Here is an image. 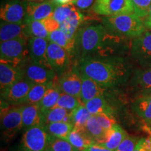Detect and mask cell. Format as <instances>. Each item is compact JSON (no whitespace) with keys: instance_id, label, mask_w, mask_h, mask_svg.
Returning a JSON list of instances; mask_svg holds the SVG:
<instances>
[{"instance_id":"12","label":"cell","mask_w":151,"mask_h":151,"mask_svg":"<svg viewBox=\"0 0 151 151\" xmlns=\"http://www.w3.org/2000/svg\"><path fill=\"white\" fill-rule=\"evenodd\" d=\"M35 84L24 77L14 84L1 90V99L12 106L21 105Z\"/></svg>"},{"instance_id":"33","label":"cell","mask_w":151,"mask_h":151,"mask_svg":"<svg viewBox=\"0 0 151 151\" xmlns=\"http://www.w3.org/2000/svg\"><path fill=\"white\" fill-rule=\"evenodd\" d=\"M77 11L78 9L73 3L58 5L51 17L61 24L70 19Z\"/></svg>"},{"instance_id":"1","label":"cell","mask_w":151,"mask_h":151,"mask_svg":"<svg viewBox=\"0 0 151 151\" xmlns=\"http://www.w3.org/2000/svg\"><path fill=\"white\" fill-rule=\"evenodd\" d=\"M76 65L81 73L106 89L124 83L130 75L129 65L121 57H84Z\"/></svg>"},{"instance_id":"46","label":"cell","mask_w":151,"mask_h":151,"mask_svg":"<svg viewBox=\"0 0 151 151\" xmlns=\"http://www.w3.org/2000/svg\"><path fill=\"white\" fill-rule=\"evenodd\" d=\"M58 5H62V4H66L69 3H72L73 1H74L75 0H53Z\"/></svg>"},{"instance_id":"48","label":"cell","mask_w":151,"mask_h":151,"mask_svg":"<svg viewBox=\"0 0 151 151\" xmlns=\"http://www.w3.org/2000/svg\"><path fill=\"white\" fill-rule=\"evenodd\" d=\"M149 127H150V129L151 130V124H150V125H149Z\"/></svg>"},{"instance_id":"41","label":"cell","mask_w":151,"mask_h":151,"mask_svg":"<svg viewBox=\"0 0 151 151\" xmlns=\"http://www.w3.org/2000/svg\"><path fill=\"white\" fill-rule=\"evenodd\" d=\"M94 0H75L73 4L77 8L81 9H86L91 6Z\"/></svg>"},{"instance_id":"44","label":"cell","mask_w":151,"mask_h":151,"mask_svg":"<svg viewBox=\"0 0 151 151\" xmlns=\"http://www.w3.org/2000/svg\"><path fill=\"white\" fill-rule=\"evenodd\" d=\"M143 24L145 27L151 30V15H148L146 18H143Z\"/></svg>"},{"instance_id":"36","label":"cell","mask_w":151,"mask_h":151,"mask_svg":"<svg viewBox=\"0 0 151 151\" xmlns=\"http://www.w3.org/2000/svg\"><path fill=\"white\" fill-rule=\"evenodd\" d=\"M46 151H77L73 146L65 139L51 136Z\"/></svg>"},{"instance_id":"3","label":"cell","mask_w":151,"mask_h":151,"mask_svg":"<svg viewBox=\"0 0 151 151\" xmlns=\"http://www.w3.org/2000/svg\"><path fill=\"white\" fill-rule=\"evenodd\" d=\"M104 22L111 32L127 37H139L146 32L143 20L135 14L106 17Z\"/></svg>"},{"instance_id":"14","label":"cell","mask_w":151,"mask_h":151,"mask_svg":"<svg viewBox=\"0 0 151 151\" xmlns=\"http://www.w3.org/2000/svg\"><path fill=\"white\" fill-rule=\"evenodd\" d=\"M58 4L53 0L27 3L26 22L43 20L51 17Z\"/></svg>"},{"instance_id":"18","label":"cell","mask_w":151,"mask_h":151,"mask_svg":"<svg viewBox=\"0 0 151 151\" xmlns=\"http://www.w3.org/2000/svg\"><path fill=\"white\" fill-rule=\"evenodd\" d=\"M22 132H24L35 126L43 125V114L39 103L23 105L22 112Z\"/></svg>"},{"instance_id":"32","label":"cell","mask_w":151,"mask_h":151,"mask_svg":"<svg viewBox=\"0 0 151 151\" xmlns=\"http://www.w3.org/2000/svg\"><path fill=\"white\" fill-rule=\"evenodd\" d=\"M83 16L78 10L70 19L60 24V29L69 37L75 38L76 31L83 21Z\"/></svg>"},{"instance_id":"27","label":"cell","mask_w":151,"mask_h":151,"mask_svg":"<svg viewBox=\"0 0 151 151\" xmlns=\"http://www.w3.org/2000/svg\"><path fill=\"white\" fill-rule=\"evenodd\" d=\"M92 115L86 108L85 104H81L71 113V122L73 125V129L78 131H85V128Z\"/></svg>"},{"instance_id":"21","label":"cell","mask_w":151,"mask_h":151,"mask_svg":"<svg viewBox=\"0 0 151 151\" xmlns=\"http://www.w3.org/2000/svg\"><path fill=\"white\" fill-rule=\"evenodd\" d=\"M127 137L128 135L125 130L122 129L119 124H116L111 129L107 131L106 139L104 142L99 144L114 151Z\"/></svg>"},{"instance_id":"23","label":"cell","mask_w":151,"mask_h":151,"mask_svg":"<svg viewBox=\"0 0 151 151\" xmlns=\"http://www.w3.org/2000/svg\"><path fill=\"white\" fill-rule=\"evenodd\" d=\"M57 79L58 78L52 82L50 88L47 90L44 97L39 103L42 113L55 107L58 100L60 99L62 92L57 84Z\"/></svg>"},{"instance_id":"24","label":"cell","mask_w":151,"mask_h":151,"mask_svg":"<svg viewBox=\"0 0 151 151\" xmlns=\"http://www.w3.org/2000/svg\"><path fill=\"white\" fill-rule=\"evenodd\" d=\"M132 86L137 90H141L151 88V66L141 67L135 71L131 80Z\"/></svg>"},{"instance_id":"8","label":"cell","mask_w":151,"mask_h":151,"mask_svg":"<svg viewBox=\"0 0 151 151\" xmlns=\"http://www.w3.org/2000/svg\"><path fill=\"white\" fill-rule=\"evenodd\" d=\"M47 58L50 67L58 76H61L72 67V58L69 52L57 43L49 41L47 48Z\"/></svg>"},{"instance_id":"2","label":"cell","mask_w":151,"mask_h":151,"mask_svg":"<svg viewBox=\"0 0 151 151\" xmlns=\"http://www.w3.org/2000/svg\"><path fill=\"white\" fill-rule=\"evenodd\" d=\"M106 30L101 24L90 25L80 29L76 34V51L78 60L94 56L103 42Z\"/></svg>"},{"instance_id":"25","label":"cell","mask_w":151,"mask_h":151,"mask_svg":"<svg viewBox=\"0 0 151 151\" xmlns=\"http://www.w3.org/2000/svg\"><path fill=\"white\" fill-rule=\"evenodd\" d=\"M85 133L96 143H102L106 139L107 131L101 127L95 116H92L87 122Z\"/></svg>"},{"instance_id":"29","label":"cell","mask_w":151,"mask_h":151,"mask_svg":"<svg viewBox=\"0 0 151 151\" xmlns=\"http://www.w3.org/2000/svg\"><path fill=\"white\" fill-rule=\"evenodd\" d=\"M67 140L77 151H83L92 143H94L85 132L78 131L74 129H73L68 136Z\"/></svg>"},{"instance_id":"19","label":"cell","mask_w":151,"mask_h":151,"mask_svg":"<svg viewBox=\"0 0 151 151\" xmlns=\"http://www.w3.org/2000/svg\"><path fill=\"white\" fill-rule=\"evenodd\" d=\"M81 75L82 78V86L80 98L83 104L93 98L104 96L106 88H104L95 81L92 80L83 73H81Z\"/></svg>"},{"instance_id":"30","label":"cell","mask_w":151,"mask_h":151,"mask_svg":"<svg viewBox=\"0 0 151 151\" xmlns=\"http://www.w3.org/2000/svg\"><path fill=\"white\" fill-rule=\"evenodd\" d=\"M44 127L50 135L65 140L73 129V124L67 122H51L44 125Z\"/></svg>"},{"instance_id":"9","label":"cell","mask_w":151,"mask_h":151,"mask_svg":"<svg viewBox=\"0 0 151 151\" xmlns=\"http://www.w3.org/2000/svg\"><path fill=\"white\" fill-rule=\"evenodd\" d=\"M130 52L141 67L151 66V32L146 31L140 37L134 38L130 46Z\"/></svg>"},{"instance_id":"38","label":"cell","mask_w":151,"mask_h":151,"mask_svg":"<svg viewBox=\"0 0 151 151\" xmlns=\"http://www.w3.org/2000/svg\"><path fill=\"white\" fill-rule=\"evenodd\" d=\"M97 122L101 125V127L106 131L111 129L115 124H116V122L113 116H109L106 113H101L96 115Z\"/></svg>"},{"instance_id":"49","label":"cell","mask_w":151,"mask_h":151,"mask_svg":"<svg viewBox=\"0 0 151 151\" xmlns=\"http://www.w3.org/2000/svg\"><path fill=\"white\" fill-rule=\"evenodd\" d=\"M29 1H35V0H29Z\"/></svg>"},{"instance_id":"13","label":"cell","mask_w":151,"mask_h":151,"mask_svg":"<svg viewBox=\"0 0 151 151\" xmlns=\"http://www.w3.org/2000/svg\"><path fill=\"white\" fill-rule=\"evenodd\" d=\"M27 3L21 0H8L1 6V20L13 23H22L26 20Z\"/></svg>"},{"instance_id":"51","label":"cell","mask_w":151,"mask_h":151,"mask_svg":"<svg viewBox=\"0 0 151 151\" xmlns=\"http://www.w3.org/2000/svg\"></svg>"},{"instance_id":"4","label":"cell","mask_w":151,"mask_h":151,"mask_svg":"<svg viewBox=\"0 0 151 151\" xmlns=\"http://www.w3.org/2000/svg\"><path fill=\"white\" fill-rule=\"evenodd\" d=\"M28 39L18 38L1 42V62L9 64L14 67H23L30 58L28 50Z\"/></svg>"},{"instance_id":"45","label":"cell","mask_w":151,"mask_h":151,"mask_svg":"<svg viewBox=\"0 0 151 151\" xmlns=\"http://www.w3.org/2000/svg\"><path fill=\"white\" fill-rule=\"evenodd\" d=\"M139 96H148V97H151V88L146 90H141V91L138 92L137 97H139Z\"/></svg>"},{"instance_id":"20","label":"cell","mask_w":151,"mask_h":151,"mask_svg":"<svg viewBox=\"0 0 151 151\" xmlns=\"http://www.w3.org/2000/svg\"><path fill=\"white\" fill-rule=\"evenodd\" d=\"M48 41L57 43L69 52L71 58L76 57V38H70L61 29L52 32L49 35Z\"/></svg>"},{"instance_id":"22","label":"cell","mask_w":151,"mask_h":151,"mask_svg":"<svg viewBox=\"0 0 151 151\" xmlns=\"http://www.w3.org/2000/svg\"><path fill=\"white\" fill-rule=\"evenodd\" d=\"M132 109L139 118L143 119L148 125L151 124V97H137L132 104Z\"/></svg>"},{"instance_id":"17","label":"cell","mask_w":151,"mask_h":151,"mask_svg":"<svg viewBox=\"0 0 151 151\" xmlns=\"http://www.w3.org/2000/svg\"><path fill=\"white\" fill-rule=\"evenodd\" d=\"M24 77L23 67L0 62V87L3 90Z\"/></svg>"},{"instance_id":"6","label":"cell","mask_w":151,"mask_h":151,"mask_svg":"<svg viewBox=\"0 0 151 151\" xmlns=\"http://www.w3.org/2000/svg\"><path fill=\"white\" fill-rule=\"evenodd\" d=\"M51 135L43 125L35 126L23 132L20 151H46Z\"/></svg>"},{"instance_id":"43","label":"cell","mask_w":151,"mask_h":151,"mask_svg":"<svg viewBox=\"0 0 151 151\" xmlns=\"http://www.w3.org/2000/svg\"><path fill=\"white\" fill-rule=\"evenodd\" d=\"M134 151H148V150L146 148V147H145L144 144H143L142 138L137 141Z\"/></svg>"},{"instance_id":"34","label":"cell","mask_w":151,"mask_h":151,"mask_svg":"<svg viewBox=\"0 0 151 151\" xmlns=\"http://www.w3.org/2000/svg\"><path fill=\"white\" fill-rule=\"evenodd\" d=\"M27 24V34L29 38L38 37L48 39L50 33L47 31L43 22L41 20L26 22Z\"/></svg>"},{"instance_id":"7","label":"cell","mask_w":151,"mask_h":151,"mask_svg":"<svg viewBox=\"0 0 151 151\" xmlns=\"http://www.w3.org/2000/svg\"><path fill=\"white\" fill-rule=\"evenodd\" d=\"M92 9L97 14L106 17L134 14L132 0H96Z\"/></svg>"},{"instance_id":"39","label":"cell","mask_w":151,"mask_h":151,"mask_svg":"<svg viewBox=\"0 0 151 151\" xmlns=\"http://www.w3.org/2000/svg\"><path fill=\"white\" fill-rule=\"evenodd\" d=\"M137 141L136 138L127 137L114 151H134Z\"/></svg>"},{"instance_id":"26","label":"cell","mask_w":151,"mask_h":151,"mask_svg":"<svg viewBox=\"0 0 151 151\" xmlns=\"http://www.w3.org/2000/svg\"><path fill=\"white\" fill-rule=\"evenodd\" d=\"M72 111H68L67 109L61 107L55 106L43 114V126L51 122H71V116Z\"/></svg>"},{"instance_id":"5","label":"cell","mask_w":151,"mask_h":151,"mask_svg":"<svg viewBox=\"0 0 151 151\" xmlns=\"http://www.w3.org/2000/svg\"><path fill=\"white\" fill-rule=\"evenodd\" d=\"M23 105L12 106L1 99V129L4 140L9 142L22 130Z\"/></svg>"},{"instance_id":"31","label":"cell","mask_w":151,"mask_h":151,"mask_svg":"<svg viewBox=\"0 0 151 151\" xmlns=\"http://www.w3.org/2000/svg\"><path fill=\"white\" fill-rule=\"evenodd\" d=\"M53 81L45 84L35 85L30 90L25 99L22 101L21 105L34 104L40 102L43 97H44L47 90L50 88Z\"/></svg>"},{"instance_id":"35","label":"cell","mask_w":151,"mask_h":151,"mask_svg":"<svg viewBox=\"0 0 151 151\" xmlns=\"http://www.w3.org/2000/svg\"><path fill=\"white\" fill-rule=\"evenodd\" d=\"M81 104H83V102L81 101V98L71 95V94L62 93L56 106L73 111Z\"/></svg>"},{"instance_id":"50","label":"cell","mask_w":151,"mask_h":151,"mask_svg":"<svg viewBox=\"0 0 151 151\" xmlns=\"http://www.w3.org/2000/svg\"><path fill=\"white\" fill-rule=\"evenodd\" d=\"M150 140H151V137H150Z\"/></svg>"},{"instance_id":"10","label":"cell","mask_w":151,"mask_h":151,"mask_svg":"<svg viewBox=\"0 0 151 151\" xmlns=\"http://www.w3.org/2000/svg\"><path fill=\"white\" fill-rule=\"evenodd\" d=\"M57 84L62 93L80 98L82 78L76 63L61 76H58Z\"/></svg>"},{"instance_id":"11","label":"cell","mask_w":151,"mask_h":151,"mask_svg":"<svg viewBox=\"0 0 151 151\" xmlns=\"http://www.w3.org/2000/svg\"><path fill=\"white\" fill-rule=\"evenodd\" d=\"M23 69L24 78L35 85L48 83L58 78L52 68L35 63L30 58L24 65Z\"/></svg>"},{"instance_id":"37","label":"cell","mask_w":151,"mask_h":151,"mask_svg":"<svg viewBox=\"0 0 151 151\" xmlns=\"http://www.w3.org/2000/svg\"><path fill=\"white\" fill-rule=\"evenodd\" d=\"M134 14L139 18H145L148 15V9L151 5V0H132Z\"/></svg>"},{"instance_id":"28","label":"cell","mask_w":151,"mask_h":151,"mask_svg":"<svg viewBox=\"0 0 151 151\" xmlns=\"http://www.w3.org/2000/svg\"><path fill=\"white\" fill-rule=\"evenodd\" d=\"M87 109L92 116L104 113L109 116H113V111L104 97H97L90 99L85 104Z\"/></svg>"},{"instance_id":"15","label":"cell","mask_w":151,"mask_h":151,"mask_svg":"<svg viewBox=\"0 0 151 151\" xmlns=\"http://www.w3.org/2000/svg\"><path fill=\"white\" fill-rule=\"evenodd\" d=\"M48 43V39L31 37L28 41V50L30 59L34 62L52 68L47 58V48Z\"/></svg>"},{"instance_id":"40","label":"cell","mask_w":151,"mask_h":151,"mask_svg":"<svg viewBox=\"0 0 151 151\" xmlns=\"http://www.w3.org/2000/svg\"><path fill=\"white\" fill-rule=\"evenodd\" d=\"M44 24L45 27L46 28L47 31L49 33H51L55 30L60 29V23L57 21L56 20L52 18V17H49V18L44 19L41 20Z\"/></svg>"},{"instance_id":"42","label":"cell","mask_w":151,"mask_h":151,"mask_svg":"<svg viewBox=\"0 0 151 151\" xmlns=\"http://www.w3.org/2000/svg\"><path fill=\"white\" fill-rule=\"evenodd\" d=\"M83 151H113L111 150L110 149L106 148V147L103 146L102 145L99 144V143H92V145L87 148L86 150Z\"/></svg>"},{"instance_id":"16","label":"cell","mask_w":151,"mask_h":151,"mask_svg":"<svg viewBox=\"0 0 151 151\" xmlns=\"http://www.w3.org/2000/svg\"><path fill=\"white\" fill-rule=\"evenodd\" d=\"M24 38L29 39L27 34V24L26 22L13 23L1 20L0 23V40L1 42L11 39Z\"/></svg>"},{"instance_id":"47","label":"cell","mask_w":151,"mask_h":151,"mask_svg":"<svg viewBox=\"0 0 151 151\" xmlns=\"http://www.w3.org/2000/svg\"><path fill=\"white\" fill-rule=\"evenodd\" d=\"M148 15H151V5H150V6L149 7V9H148Z\"/></svg>"}]
</instances>
